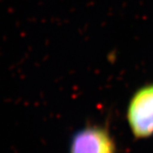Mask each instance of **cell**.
Masks as SVG:
<instances>
[{"label":"cell","instance_id":"1","mask_svg":"<svg viewBox=\"0 0 153 153\" xmlns=\"http://www.w3.org/2000/svg\"><path fill=\"white\" fill-rule=\"evenodd\" d=\"M127 120L133 135L146 139L153 135V82L138 89L127 110Z\"/></svg>","mask_w":153,"mask_h":153},{"label":"cell","instance_id":"2","mask_svg":"<svg viewBox=\"0 0 153 153\" xmlns=\"http://www.w3.org/2000/svg\"><path fill=\"white\" fill-rule=\"evenodd\" d=\"M69 153H117V146L106 128L87 126L73 135Z\"/></svg>","mask_w":153,"mask_h":153}]
</instances>
